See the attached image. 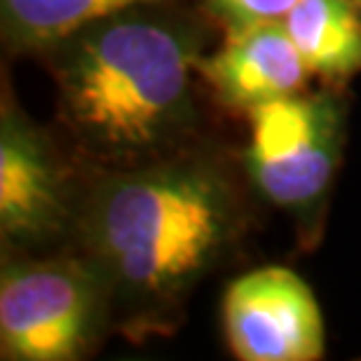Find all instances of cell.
<instances>
[{"label": "cell", "mask_w": 361, "mask_h": 361, "mask_svg": "<svg viewBox=\"0 0 361 361\" xmlns=\"http://www.w3.org/2000/svg\"><path fill=\"white\" fill-rule=\"evenodd\" d=\"M174 0H0V28L12 52L42 54L78 28L115 12Z\"/></svg>", "instance_id": "obj_9"}, {"label": "cell", "mask_w": 361, "mask_h": 361, "mask_svg": "<svg viewBox=\"0 0 361 361\" xmlns=\"http://www.w3.org/2000/svg\"><path fill=\"white\" fill-rule=\"evenodd\" d=\"M352 3H357V5L361 7V0H352Z\"/></svg>", "instance_id": "obj_11"}, {"label": "cell", "mask_w": 361, "mask_h": 361, "mask_svg": "<svg viewBox=\"0 0 361 361\" xmlns=\"http://www.w3.org/2000/svg\"><path fill=\"white\" fill-rule=\"evenodd\" d=\"M204 33L169 5H141L78 28L42 52L59 115L99 160L139 164L174 153L195 125L192 71Z\"/></svg>", "instance_id": "obj_2"}, {"label": "cell", "mask_w": 361, "mask_h": 361, "mask_svg": "<svg viewBox=\"0 0 361 361\" xmlns=\"http://www.w3.org/2000/svg\"><path fill=\"white\" fill-rule=\"evenodd\" d=\"M221 312L226 341L242 361H317L326 352V326L312 288L281 265L230 281Z\"/></svg>", "instance_id": "obj_6"}, {"label": "cell", "mask_w": 361, "mask_h": 361, "mask_svg": "<svg viewBox=\"0 0 361 361\" xmlns=\"http://www.w3.org/2000/svg\"><path fill=\"white\" fill-rule=\"evenodd\" d=\"M352 0H298L284 24L307 71L348 78L361 71V19Z\"/></svg>", "instance_id": "obj_8"}, {"label": "cell", "mask_w": 361, "mask_h": 361, "mask_svg": "<svg viewBox=\"0 0 361 361\" xmlns=\"http://www.w3.org/2000/svg\"><path fill=\"white\" fill-rule=\"evenodd\" d=\"M244 167L263 200L314 237L345 146V104L334 94L256 106Z\"/></svg>", "instance_id": "obj_4"}, {"label": "cell", "mask_w": 361, "mask_h": 361, "mask_svg": "<svg viewBox=\"0 0 361 361\" xmlns=\"http://www.w3.org/2000/svg\"><path fill=\"white\" fill-rule=\"evenodd\" d=\"M82 188L40 125L3 92L0 111V240L3 254H47L73 240Z\"/></svg>", "instance_id": "obj_5"}, {"label": "cell", "mask_w": 361, "mask_h": 361, "mask_svg": "<svg viewBox=\"0 0 361 361\" xmlns=\"http://www.w3.org/2000/svg\"><path fill=\"white\" fill-rule=\"evenodd\" d=\"M113 326L99 270L78 254H3L0 352L10 361H75Z\"/></svg>", "instance_id": "obj_3"}, {"label": "cell", "mask_w": 361, "mask_h": 361, "mask_svg": "<svg viewBox=\"0 0 361 361\" xmlns=\"http://www.w3.org/2000/svg\"><path fill=\"white\" fill-rule=\"evenodd\" d=\"M197 68L223 104L244 111L298 94L307 73L284 19L230 31L226 45L202 56Z\"/></svg>", "instance_id": "obj_7"}, {"label": "cell", "mask_w": 361, "mask_h": 361, "mask_svg": "<svg viewBox=\"0 0 361 361\" xmlns=\"http://www.w3.org/2000/svg\"><path fill=\"white\" fill-rule=\"evenodd\" d=\"M244 221L219 160L167 153L85 185L71 247L104 277L113 326L143 341L178 326L192 288L242 240Z\"/></svg>", "instance_id": "obj_1"}, {"label": "cell", "mask_w": 361, "mask_h": 361, "mask_svg": "<svg viewBox=\"0 0 361 361\" xmlns=\"http://www.w3.org/2000/svg\"><path fill=\"white\" fill-rule=\"evenodd\" d=\"M295 3L298 0H207V7L228 31H240L261 21L284 19Z\"/></svg>", "instance_id": "obj_10"}]
</instances>
